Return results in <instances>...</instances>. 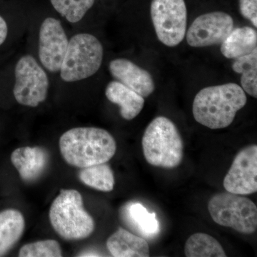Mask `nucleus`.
Wrapping results in <instances>:
<instances>
[{
    "label": "nucleus",
    "mask_w": 257,
    "mask_h": 257,
    "mask_svg": "<svg viewBox=\"0 0 257 257\" xmlns=\"http://www.w3.org/2000/svg\"><path fill=\"white\" fill-rule=\"evenodd\" d=\"M106 247L115 257H147L150 254L146 239L123 227L109 236Z\"/></svg>",
    "instance_id": "2eb2a0df"
},
{
    "label": "nucleus",
    "mask_w": 257,
    "mask_h": 257,
    "mask_svg": "<svg viewBox=\"0 0 257 257\" xmlns=\"http://www.w3.org/2000/svg\"><path fill=\"white\" fill-rule=\"evenodd\" d=\"M150 14L157 38L162 44L174 47L183 41L187 25L184 0H152Z\"/></svg>",
    "instance_id": "0eeeda50"
},
{
    "label": "nucleus",
    "mask_w": 257,
    "mask_h": 257,
    "mask_svg": "<svg viewBox=\"0 0 257 257\" xmlns=\"http://www.w3.org/2000/svg\"><path fill=\"white\" fill-rule=\"evenodd\" d=\"M79 178L87 187L100 192H109L114 189V173L106 163L82 168L79 172Z\"/></svg>",
    "instance_id": "aec40b11"
},
{
    "label": "nucleus",
    "mask_w": 257,
    "mask_h": 257,
    "mask_svg": "<svg viewBox=\"0 0 257 257\" xmlns=\"http://www.w3.org/2000/svg\"><path fill=\"white\" fill-rule=\"evenodd\" d=\"M52 227L66 240L89 237L95 229L92 216L84 209L82 195L74 189H62L50 209Z\"/></svg>",
    "instance_id": "20e7f679"
},
{
    "label": "nucleus",
    "mask_w": 257,
    "mask_h": 257,
    "mask_svg": "<svg viewBox=\"0 0 257 257\" xmlns=\"http://www.w3.org/2000/svg\"><path fill=\"white\" fill-rule=\"evenodd\" d=\"M8 34V27L6 21L0 16V45L4 43Z\"/></svg>",
    "instance_id": "393cba45"
},
{
    "label": "nucleus",
    "mask_w": 257,
    "mask_h": 257,
    "mask_svg": "<svg viewBox=\"0 0 257 257\" xmlns=\"http://www.w3.org/2000/svg\"><path fill=\"white\" fill-rule=\"evenodd\" d=\"M226 192L248 195L257 191V146L243 148L236 155L229 172L225 176Z\"/></svg>",
    "instance_id": "9d476101"
},
{
    "label": "nucleus",
    "mask_w": 257,
    "mask_h": 257,
    "mask_svg": "<svg viewBox=\"0 0 257 257\" xmlns=\"http://www.w3.org/2000/svg\"><path fill=\"white\" fill-rule=\"evenodd\" d=\"M62 256L60 243L55 240L47 239L27 243L20 248V257H60Z\"/></svg>",
    "instance_id": "5701e85b"
},
{
    "label": "nucleus",
    "mask_w": 257,
    "mask_h": 257,
    "mask_svg": "<svg viewBox=\"0 0 257 257\" xmlns=\"http://www.w3.org/2000/svg\"><path fill=\"white\" fill-rule=\"evenodd\" d=\"M257 49V33L250 27L233 29L221 44V52L226 58L237 59Z\"/></svg>",
    "instance_id": "f3484780"
},
{
    "label": "nucleus",
    "mask_w": 257,
    "mask_h": 257,
    "mask_svg": "<svg viewBox=\"0 0 257 257\" xmlns=\"http://www.w3.org/2000/svg\"><path fill=\"white\" fill-rule=\"evenodd\" d=\"M119 217L128 230L144 239H154L160 233L156 214L149 212L142 203L134 201L126 203L120 209Z\"/></svg>",
    "instance_id": "ddd939ff"
},
{
    "label": "nucleus",
    "mask_w": 257,
    "mask_h": 257,
    "mask_svg": "<svg viewBox=\"0 0 257 257\" xmlns=\"http://www.w3.org/2000/svg\"><path fill=\"white\" fill-rule=\"evenodd\" d=\"M48 152L40 147H23L11 155L13 165L25 182H32L41 177L48 165Z\"/></svg>",
    "instance_id": "4468645a"
},
{
    "label": "nucleus",
    "mask_w": 257,
    "mask_h": 257,
    "mask_svg": "<svg viewBox=\"0 0 257 257\" xmlns=\"http://www.w3.org/2000/svg\"><path fill=\"white\" fill-rule=\"evenodd\" d=\"M56 11L71 23L80 21L95 0H50Z\"/></svg>",
    "instance_id": "4be33fe9"
},
{
    "label": "nucleus",
    "mask_w": 257,
    "mask_h": 257,
    "mask_svg": "<svg viewBox=\"0 0 257 257\" xmlns=\"http://www.w3.org/2000/svg\"><path fill=\"white\" fill-rule=\"evenodd\" d=\"M233 29L234 20L227 13H206L196 18L187 30V43L192 47L221 45Z\"/></svg>",
    "instance_id": "1a4fd4ad"
},
{
    "label": "nucleus",
    "mask_w": 257,
    "mask_h": 257,
    "mask_svg": "<svg viewBox=\"0 0 257 257\" xmlns=\"http://www.w3.org/2000/svg\"><path fill=\"white\" fill-rule=\"evenodd\" d=\"M60 149L67 164L82 169L109 162L116 153V143L103 128L77 127L61 136Z\"/></svg>",
    "instance_id": "f03ea898"
},
{
    "label": "nucleus",
    "mask_w": 257,
    "mask_h": 257,
    "mask_svg": "<svg viewBox=\"0 0 257 257\" xmlns=\"http://www.w3.org/2000/svg\"><path fill=\"white\" fill-rule=\"evenodd\" d=\"M247 102L246 93L235 83L201 89L193 101L192 113L199 124L211 130L229 126Z\"/></svg>",
    "instance_id": "f257e3e1"
},
{
    "label": "nucleus",
    "mask_w": 257,
    "mask_h": 257,
    "mask_svg": "<svg viewBox=\"0 0 257 257\" xmlns=\"http://www.w3.org/2000/svg\"><path fill=\"white\" fill-rule=\"evenodd\" d=\"M49 79L32 55L21 57L15 67V99L22 105L36 107L47 99Z\"/></svg>",
    "instance_id": "6e6552de"
},
{
    "label": "nucleus",
    "mask_w": 257,
    "mask_h": 257,
    "mask_svg": "<svg viewBox=\"0 0 257 257\" xmlns=\"http://www.w3.org/2000/svg\"><path fill=\"white\" fill-rule=\"evenodd\" d=\"M208 210L216 224L244 234L257 229V207L247 197L230 192L218 193L209 199Z\"/></svg>",
    "instance_id": "423d86ee"
},
{
    "label": "nucleus",
    "mask_w": 257,
    "mask_h": 257,
    "mask_svg": "<svg viewBox=\"0 0 257 257\" xmlns=\"http://www.w3.org/2000/svg\"><path fill=\"white\" fill-rule=\"evenodd\" d=\"M232 69L241 74V88L245 93L257 97V49L239 58L235 59Z\"/></svg>",
    "instance_id": "412c9836"
},
{
    "label": "nucleus",
    "mask_w": 257,
    "mask_h": 257,
    "mask_svg": "<svg viewBox=\"0 0 257 257\" xmlns=\"http://www.w3.org/2000/svg\"><path fill=\"white\" fill-rule=\"evenodd\" d=\"M25 221L23 214L16 209L0 212V256H4L23 236Z\"/></svg>",
    "instance_id": "a211bd4d"
},
{
    "label": "nucleus",
    "mask_w": 257,
    "mask_h": 257,
    "mask_svg": "<svg viewBox=\"0 0 257 257\" xmlns=\"http://www.w3.org/2000/svg\"><path fill=\"white\" fill-rule=\"evenodd\" d=\"M69 40L60 21L48 18L42 23L39 38V57L50 72L60 70L68 48Z\"/></svg>",
    "instance_id": "9b49d317"
},
{
    "label": "nucleus",
    "mask_w": 257,
    "mask_h": 257,
    "mask_svg": "<svg viewBox=\"0 0 257 257\" xmlns=\"http://www.w3.org/2000/svg\"><path fill=\"white\" fill-rule=\"evenodd\" d=\"M239 10L243 18L247 19L257 28V0H239Z\"/></svg>",
    "instance_id": "b1692460"
},
{
    "label": "nucleus",
    "mask_w": 257,
    "mask_h": 257,
    "mask_svg": "<svg viewBox=\"0 0 257 257\" xmlns=\"http://www.w3.org/2000/svg\"><path fill=\"white\" fill-rule=\"evenodd\" d=\"M109 72L118 82L133 89L144 98L151 95L155 84L151 74L126 59H116L109 64Z\"/></svg>",
    "instance_id": "f8f14e48"
},
{
    "label": "nucleus",
    "mask_w": 257,
    "mask_h": 257,
    "mask_svg": "<svg viewBox=\"0 0 257 257\" xmlns=\"http://www.w3.org/2000/svg\"><path fill=\"white\" fill-rule=\"evenodd\" d=\"M184 253L187 257H225L220 243L205 233H196L187 240Z\"/></svg>",
    "instance_id": "6ab92c4d"
},
{
    "label": "nucleus",
    "mask_w": 257,
    "mask_h": 257,
    "mask_svg": "<svg viewBox=\"0 0 257 257\" xmlns=\"http://www.w3.org/2000/svg\"><path fill=\"white\" fill-rule=\"evenodd\" d=\"M105 95L108 100L119 106L120 114L126 120L137 117L145 104L143 96L118 81H112L107 84Z\"/></svg>",
    "instance_id": "dca6fc26"
},
{
    "label": "nucleus",
    "mask_w": 257,
    "mask_h": 257,
    "mask_svg": "<svg viewBox=\"0 0 257 257\" xmlns=\"http://www.w3.org/2000/svg\"><path fill=\"white\" fill-rule=\"evenodd\" d=\"M104 50L96 37L90 34L74 35L60 68V76L66 82H77L92 77L100 68Z\"/></svg>",
    "instance_id": "39448f33"
},
{
    "label": "nucleus",
    "mask_w": 257,
    "mask_h": 257,
    "mask_svg": "<svg viewBox=\"0 0 257 257\" xmlns=\"http://www.w3.org/2000/svg\"><path fill=\"white\" fill-rule=\"evenodd\" d=\"M142 145L145 160L154 167L175 169L183 160V140L175 123L166 116L152 120L145 130Z\"/></svg>",
    "instance_id": "7ed1b4c3"
}]
</instances>
